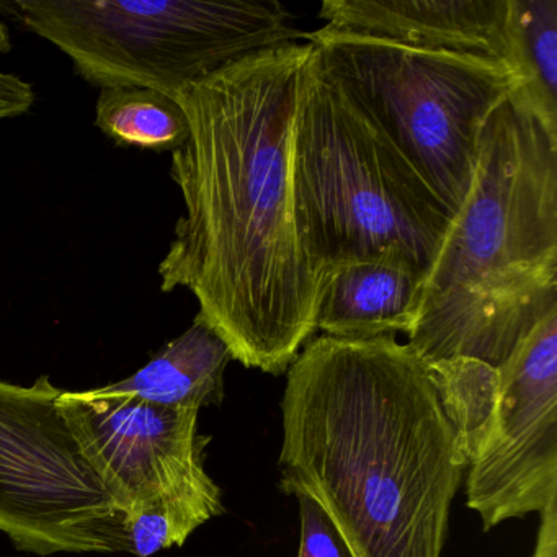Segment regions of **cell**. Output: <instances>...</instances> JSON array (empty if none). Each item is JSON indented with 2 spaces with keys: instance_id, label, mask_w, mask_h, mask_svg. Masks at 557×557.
I'll return each instance as SVG.
<instances>
[{
  "instance_id": "1",
  "label": "cell",
  "mask_w": 557,
  "mask_h": 557,
  "mask_svg": "<svg viewBox=\"0 0 557 557\" xmlns=\"http://www.w3.org/2000/svg\"><path fill=\"white\" fill-rule=\"evenodd\" d=\"M314 45L243 58L175 99L190 136L172 152L184 214L159 263L161 292L188 289L197 321L234 361L280 376L318 332L321 280L296 221L292 143Z\"/></svg>"
},
{
  "instance_id": "2",
  "label": "cell",
  "mask_w": 557,
  "mask_h": 557,
  "mask_svg": "<svg viewBox=\"0 0 557 557\" xmlns=\"http://www.w3.org/2000/svg\"><path fill=\"white\" fill-rule=\"evenodd\" d=\"M282 413L283 494L314 500L354 557H442L468 458L409 345L312 338Z\"/></svg>"
},
{
  "instance_id": "3",
  "label": "cell",
  "mask_w": 557,
  "mask_h": 557,
  "mask_svg": "<svg viewBox=\"0 0 557 557\" xmlns=\"http://www.w3.org/2000/svg\"><path fill=\"white\" fill-rule=\"evenodd\" d=\"M557 309V143L508 99L488 120L478 174L423 282L407 345L423 363L500 368Z\"/></svg>"
},
{
  "instance_id": "4",
  "label": "cell",
  "mask_w": 557,
  "mask_h": 557,
  "mask_svg": "<svg viewBox=\"0 0 557 557\" xmlns=\"http://www.w3.org/2000/svg\"><path fill=\"white\" fill-rule=\"evenodd\" d=\"M292 185L321 283L337 267L377 257L407 260L426 276L455 218L315 51L293 129Z\"/></svg>"
},
{
  "instance_id": "5",
  "label": "cell",
  "mask_w": 557,
  "mask_h": 557,
  "mask_svg": "<svg viewBox=\"0 0 557 557\" xmlns=\"http://www.w3.org/2000/svg\"><path fill=\"white\" fill-rule=\"evenodd\" d=\"M0 14L54 45L92 86L172 97L250 54L306 40L276 0H11Z\"/></svg>"
},
{
  "instance_id": "6",
  "label": "cell",
  "mask_w": 557,
  "mask_h": 557,
  "mask_svg": "<svg viewBox=\"0 0 557 557\" xmlns=\"http://www.w3.org/2000/svg\"><path fill=\"white\" fill-rule=\"evenodd\" d=\"M306 40L321 66L458 213L474 185L485 126L518 89L511 67L322 28Z\"/></svg>"
},
{
  "instance_id": "7",
  "label": "cell",
  "mask_w": 557,
  "mask_h": 557,
  "mask_svg": "<svg viewBox=\"0 0 557 557\" xmlns=\"http://www.w3.org/2000/svg\"><path fill=\"white\" fill-rule=\"evenodd\" d=\"M44 374L0 381V531L24 553H128L126 511L81 453Z\"/></svg>"
},
{
  "instance_id": "8",
  "label": "cell",
  "mask_w": 557,
  "mask_h": 557,
  "mask_svg": "<svg viewBox=\"0 0 557 557\" xmlns=\"http://www.w3.org/2000/svg\"><path fill=\"white\" fill-rule=\"evenodd\" d=\"M498 371L494 423L466 469V505L484 531L557 498V309Z\"/></svg>"
},
{
  "instance_id": "9",
  "label": "cell",
  "mask_w": 557,
  "mask_h": 557,
  "mask_svg": "<svg viewBox=\"0 0 557 557\" xmlns=\"http://www.w3.org/2000/svg\"><path fill=\"white\" fill-rule=\"evenodd\" d=\"M58 407L84 458L126 513L205 469L211 436L198 433L200 410L92 389L64 391Z\"/></svg>"
},
{
  "instance_id": "10",
  "label": "cell",
  "mask_w": 557,
  "mask_h": 557,
  "mask_svg": "<svg viewBox=\"0 0 557 557\" xmlns=\"http://www.w3.org/2000/svg\"><path fill=\"white\" fill-rule=\"evenodd\" d=\"M322 30L510 66V0H324Z\"/></svg>"
},
{
  "instance_id": "11",
  "label": "cell",
  "mask_w": 557,
  "mask_h": 557,
  "mask_svg": "<svg viewBox=\"0 0 557 557\" xmlns=\"http://www.w3.org/2000/svg\"><path fill=\"white\" fill-rule=\"evenodd\" d=\"M425 275L397 257L345 263L322 278L318 331L345 341L409 335Z\"/></svg>"
},
{
  "instance_id": "12",
  "label": "cell",
  "mask_w": 557,
  "mask_h": 557,
  "mask_svg": "<svg viewBox=\"0 0 557 557\" xmlns=\"http://www.w3.org/2000/svg\"><path fill=\"white\" fill-rule=\"evenodd\" d=\"M231 361L233 355L223 338L194 319L184 334L169 341L133 376L92 391L99 396L200 410L223 403L224 373Z\"/></svg>"
},
{
  "instance_id": "13",
  "label": "cell",
  "mask_w": 557,
  "mask_h": 557,
  "mask_svg": "<svg viewBox=\"0 0 557 557\" xmlns=\"http://www.w3.org/2000/svg\"><path fill=\"white\" fill-rule=\"evenodd\" d=\"M510 67L527 107L557 143V0H510Z\"/></svg>"
},
{
  "instance_id": "14",
  "label": "cell",
  "mask_w": 557,
  "mask_h": 557,
  "mask_svg": "<svg viewBox=\"0 0 557 557\" xmlns=\"http://www.w3.org/2000/svg\"><path fill=\"white\" fill-rule=\"evenodd\" d=\"M223 513V492L207 469H201L126 513L128 553L151 557L159 550L184 546L195 530Z\"/></svg>"
},
{
  "instance_id": "15",
  "label": "cell",
  "mask_w": 557,
  "mask_h": 557,
  "mask_svg": "<svg viewBox=\"0 0 557 557\" xmlns=\"http://www.w3.org/2000/svg\"><path fill=\"white\" fill-rule=\"evenodd\" d=\"M94 125L120 148L174 152L190 136L175 97L143 87H106L96 102Z\"/></svg>"
},
{
  "instance_id": "16",
  "label": "cell",
  "mask_w": 557,
  "mask_h": 557,
  "mask_svg": "<svg viewBox=\"0 0 557 557\" xmlns=\"http://www.w3.org/2000/svg\"><path fill=\"white\" fill-rule=\"evenodd\" d=\"M440 406L471 461L491 432L500 397V371L469 357L425 363Z\"/></svg>"
},
{
  "instance_id": "17",
  "label": "cell",
  "mask_w": 557,
  "mask_h": 557,
  "mask_svg": "<svg viewBox=\"0 0 557 557\" xmlns=\"http://www.w3.org/2000/svg\"><path fill=\"white\" fill-rule=\"evenodd\" d=\"M301 534L296 557H354L331 518L311 498L299 495Z\"/></svg>"
},
{
  "instance_id": "18",
  "label": "cell",
  "mask_w": 557,
  "mask_h": 557,
  "mask_svg": "<svg viewBox=\"0 0 557 557\" xmlns=\"http://www.w3.org/2000/svg\"><path fill=\"white\" fill-rule=\"evenodd\" d=\"M35 100L37 96L30 83L0 71V122L27 115Z\"/></svg>"
},
{
  "instance_id": "19",
  "label": "cell",
  "mask_w": 557,
  "mask_h": 557,
  "mask_svg": "<svg viewBox=\"0 0 557 557\" xmlns=\"http://www.w3.org/2000/svg\"><path fill=\"white\" fill-rule=\"evenodd\" d=\"M540 515L533 557H557V498H553Z\"/></svg>"
},
{
  "instance_id": "20",
  "label": "cell",
  "mask_w": 557,
  "mask_h": 557,
  "mask_svg": "<svg viewBox=\"0 0 557 557\" xmlns=\"http://www.w3.org/2000/svg\"><path fill=\"white\" fill-rule=\"evenodd\" d=\"M12 51V37L8 25L0 21V54H8Z\"/></svg>"
}]
</instances>
